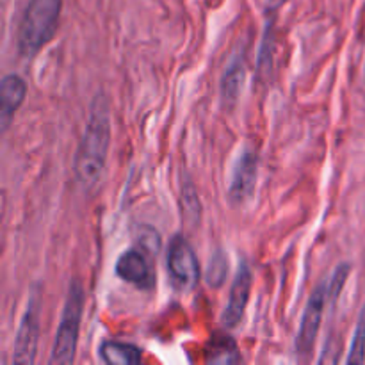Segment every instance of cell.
Returning a JSON list of instances; mask_svg holds the SVG:
<instances>
[{"label":"cell","instance_id":"10","mask_svg":"<svg viewBox=\"0 0 365 365\" xmlns=\"http://www.w3.org/2000/svg\"><path fill=\"white\" fill-rule=\"evenodd\" d=\"M245 56L241 52H237L228 61L227 68L223 71V77H221V100H223L225 107H234L239 102L242 86H245Z\"/></svg>","mask_w":365,"mask_h":365},{"label":"cell","instance_id":"1","mask_svg":"<svg viewBox=\"0 0 365 365\" xmlns=\"http://www.w3.org/2000/svg\"><path fill=\"white\" fill-rule=\"evenodd\" d=\"M110 148V113L103 95H96L89 110L88 123L73 157V173L86 191L100 184Z\"/></svg>","mask_w":365,"mask_h":365},{"label":"cell","instance_id":"13","mask_svg":"<svg viewBox=\"0 0 365 365\" xmlns=\"http://www.w3.org/2000/svg\"><path fill=\"white\" fill-rule=\"evenodd\" d=\"M205 362L209 364H235L241 362L237 346L227 335H216L210 339L205 349Z\"/></svg>","mask_w":365,"mask_h":365},{"label":"cell","instance_id":"17","mask_svg":"<svg viewBox=\"0 0 365 365\" xmlns=\"http://www.w3.org/2000/svg\"><path fill=\"white\" fill-rule=\"evenodd\" d=\"M271 66H273V31H269L267 27L266 34H264L262 46H260L259 52V70L260 73L264 71H271Z\"/></svg>","mask_w":365,"mask_h":365},{"label":"cell","instance_id":"14","mask_svg":"<svg viewBox=\"0 0 365 365\" xmlns=\"http://www.w3.org/2000/svg\"><path fill=\"white\" fill-rule=\"evenodd\" d=\"M228 277V259L221 250L212 253L207 267V284L214 289H220L227 282Z\"/></svg>","mask_w":365,"mask_h":365},{"label":"cell","instance_id":"7","mask_svg":"<svg viewBox=\"0 0 365 365\" xmlns=\"http://www.w3.org/2000/svg\"><path fill=\"white\" fill-rule=\"evenodd\" d=\"M39 316H41V303H39V296L34 294L27 303V309L18 327L16 341L13 346L14 364L31 365L36 362L39 342Z\"/></svg>","mask_w":365,"mask_h":365},{"label":"cell","instance_id":"9","mask_svg":"<svg viewBox=\"0 0 365 365\" xmlns=\"http://www.w3.org/2000/svg\"><path fill=\"white\" fill-rule=\"evenodd\" d=\"M252 269H250L248 262L242 260L237 273H235L234 282H232L230 296H228L227 307H225L223 316H221V323L228 330H234V328H237L241 324L246 312V307H248L250 302V294H252Z\"/></svg>","mask_w":365,"mask_h":365},{"label":"cell","instance_id":"19","mask_svg":"<svg viewBox=\"0 0 365 365\" xmlns=\"http://www.w3.org/2000/svg\"><path fill=\"white\" fill-rule=\"evenodd\" d=\"M285 2H287V0H267V11H271V13H277V11L280 9Z\"/></svg>","mask_w":365,"mask_h":365},{"label":"cell","instance_id":"12","mask_svg":"<svg viewBox=\"0 0 365 365\" xmlns=\"http://www.w3.org/2000/svg\"><path fill=\"white\" fill-rule=\"evenodd\" d=\"M98 353L109 365H138L143 360L141 348L121 341H103Z\"/></svg>","mask_w":365,"mask_h":365},{"label":"cell","instance_id":"8","mask_svg":"<svg viewBox=\"0 0 365 365\" xmlns=\"http://www.w3.org/2000/svg\"><path fill=\"white\" fill-rule=\"evenodd\" d=\"M259 177V155L253 148H242L235 159L228 182V200L234 205H242L255 192Z\"/></svg>","mask_w":365,"mask_h":365},{"label":"cell","instance_id":"16","mask_svg":"<svg viewBox=\"0 0 365 365\" xmlns=\"http://www.w3.org/2000/svg\"><path fill=\"white\" fill-rule=\"evenodd\" d=\"M349 273H351V266L349 264H339L337 269L331 273V277L328 278V302H337L339 296L342 294V289H344L346 282H348Z\"/></svg>","mask_w":365,"mask_h":365},{"label":"cell","instance_id":"3","mask_svg":"<svg viewBox=\"0 0 365 365\" xmlns=\"http://www.w3.org/2000/svg\"><path fill=\"white\" fill-rule=\"evenodd\" d=\"M82 314H84V289L78 282H71L68 287L63 314H61L59 328H57L56 339H53L50 364L70 365L75 362Z\"/></svg>","mask_w":365,"mask_h":365},{"label":"cell","instance_id":"5","mask_svg":"<svg viewBox=\"0 0 365 365\" xmlns=\"http://www.w3.org/2000/svg\"><path fill=\"white\" fill-rule=\"evenodd\" d=\"M153 255L152 252L141 245H135L134 248H128L120 255L116 262V277L123 280L125 284L134 285L141 291H152L155 287V269H153Z\"/></svg>","mask_w":365,"mask_h":365},{"label":"cell","instance_id":"4","mask_svg":"<svg viewBox=\"0 0 365 365\" xmlns=\"http://www.w3.org/2000/svg\"><path fill=\"white\" fill-rule=\"evenodd\" d=\"M166 267L173 285L180 291L195 289L198 285L200 277H202L198 257H196L195 250L189 245L187 239L180 234L175 235L168 246Z\"/></svg>","mask_w":365,"mask_h":365},{"label":"cell","instance_id":"2","mask_svg":"<svg viewBox=\"0 0 365 365\" xmlns=\"http://www.w3.org/2000/svg\"><path fill=\"white\" fill-rule=\"evenodd\" d=\"M63 0H29L18 27V52L25 59L38 56L56 36Z\"/></svg>","mask_w":365,"mask_h":365},{"label":"cell","instance_id":"18","mask_svg":"<svg viewBox=\"0 0 365 365\" xmlns=\"http://www.w3.org/2000/svg\"><path fill=\"white\" fill-rule=\"evenodd\" d=\"M182 200H184V205L189 212L195 217H198V214L202 212V205H200V200L196 196L195 187H192L191 182H182Z\"/></svg>","mask_w":365,"mask_h":365},{"label":"cell","instance_id":"20","mask_svg":"<svg viewBox=\"0 0 365 365\" xmlns=\"http://www.w3.org/2000/svg\"><path fill=\"white\" fill-rule=\"evenodd\" d=\"M364 73H365V68H364Z\"/></svg>","mask_w":365,"mask_h":365},{"label":"cell","instance_id":"15","mask_svg":"<svg viewBox=\"0 0 365 365\" xmlns=\"http://www.w3.org/2000/svg\"><path fill=\"white\" fill-rule=\"evenodd\" d=\"M365 362V303L360 310L359 321H356L355 334H353L351 348H349L346 364H364Z\"/></svg>","mask_w":365,"mask_h":365},{"label":"cell","instance_id":"11","mask_svg":"<svg viewBox=\"0 0 365 365\" xmlns=\"http://www.w3.org/2000/svg\"><path fill=\"white\" fill-rule=\"evenodd\" d=\"M27 96V82L20 75L9 73L2 78V109H0V120L2 128L6 130L9 127L11 120L20 109L21 103Z\"/></svg>","mask_w":365,"mask_h":365},{"label":"cell","instance_id":"6","mask_svg":"<svg viewBox=\"0 0 365 365\" xmlns=\"http://www.w3.org/2000/svg\"><path fill=\"white\" fill-rule=\"evenodd\" d=\"M328 278L321 282L310 294L307 302L305 310L302 316L298 337H296V351L302 356H309L316 346L317 335H319L321 323H323V314L328 305Z\"/></svg>","mask_w":365,"mask_h":365}]
</instances>
